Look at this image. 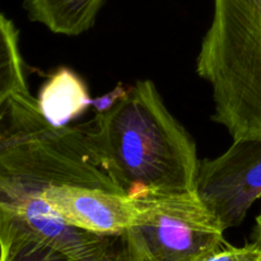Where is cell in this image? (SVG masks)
<instances>
[{"instance_id":"obj_8","label":"cell","mask_w":261,"mask_h":261,"mask_svg":"<svg viewBox=\"0 0 261 261\" xmlns=\"http://www.w3.org/2000/svg\"><path fill=\"white\" fill-rule=\"evenodd\" d=\"M28 91L18 30L0 12V132L15 99Z\"/></svg>"},{"instance_id":"obj_9","label":"cell","mask_w":261,"mask_h":261,"mask_svg":"<svg viewBox=\"0 0 261 261\" xmlns=\"http://www.w3.org/2000/svg\"><path fill=\"white\" fill-rule=\"evenodd\" d=\"M0 261H71L50 246L28 236L0 237Z\"/></svg>"},{"instance_id":"obj_3","label":"cell","mask_w":261,"mask_h":261,"mask_svg":"<svg viewBox=\"0 0 261 261\" xmlns=\"http://www.w3.org/2000/svg\"><path fill=\"white\" fill-rule=\"evenodd\" d=\"M196 73L212 89L213 121L233 140L261 139V0H214Z\"/></svg>"},{"instance_id":"obj_1","label":"cell","mask_w":261,"mask_h":261,"mask_svg":"<svg viewBox=\"0 0 261 261\" xmlns=\"http://www.w3.org/2000/svg\"><path fill=\"white\" fill-rule=\"evenodd\" d=\"M93 189L120 188L89 160L75 125L50 124L37 98L30 91L20 94L0 147V237H32L71 261H125L122 233H98L64 221Z\"/></svg>"},{"instance_id":"obj_10","label":"cell","mask_w":261,"mask_h":261,"mask_svg":"<svg viewBox=\"0 0 261 261\" xmlns=\"http://www.w3.org/2000/svg\"><path fill=\"white\" fill-rule=\"evenodd\" d=\"M203 261H261V245L255 241L242 247L226 245Z\"/></svg>"},{"instance_id":"obj_4","label":"cell","mask_w":261,"mask_h":261,"mask_svg":"<svg viewBox=\"0 0 261 261\" xmlns=\"http://www.w3.org/2000/svg\"><path fill=\"white\" fill-rule=\"evenodd\" d=\"M138 200L125 231L138 261H203L227 245L224 229L196 191Z\"/></svg>"},{"instance_id":"obj_7","label":"cell","mask_w":261,"mask_h":261,"mask_svg":"<svg viewBox=\"0 0 261 261\" xmlns=\"http://www.w3.org/2000/svg\"><path fill=\"white\" fill-rule=\"evenodd\" d=\"M88 91L83 81L69 69H59L43 84L37 97L38 109L55 126L69 125L89 105Z\"/></svg>"},{"instance_id":"obj_5","label":"cell","mask_w":261,"mask_h":261,"mask_svg":"<svg viewBox=\"0 0 261 261\" xmlns=\"http://www.w3.org/2000/svg\"><path fill=\"white\" fill-rule=\"evenodd\" d=\"M196 194L224 232L239 227L261 196V139L233 140L199 166Z\"/></svg>"},{"instance_id":"obj_11","label":"cell","mask_w":261,"mask_h":261,"mask_svg":"<svg viewBox=\"0 0 261 261\" xmlns=\"http://www.w3.org/2000/svg\"><path fill=\"white\" fill-rule=\"evenodd\" d=\"M252 239H254L255 242L261 245V209L260 213L257 214L256 221H255V227H254V232H252Z\"/></svg>"},{"instance_id":"obj_2","label":"cell","mask_w":261,"mask_h":261,"mask_svg":"<svg viewBox=\"0 0 261 261\" xmlns=\"http://www.w3.org/2000/svg\"><path fill=\"white\" fill-rule=\"evenodd\" d=\"M75 127L92 163L130 198L195 191L200 166L195 142L149 79L138 81L93 120Z\"/></svg>"},{"instance_id":"obj_6","label":"cell","mask_w":261,"mask_h":261,"mask_svg":"<svg viewBox=\"0 0 261 261\" xmlns=\"http://www.w3.org/2000/svg\"><path fill=\"white\" fill-rule=\"evenodd\" d=\"M105 0H24L32 22L56 35L79 36L94 25Z\"/></svg>"}]
</instances>
